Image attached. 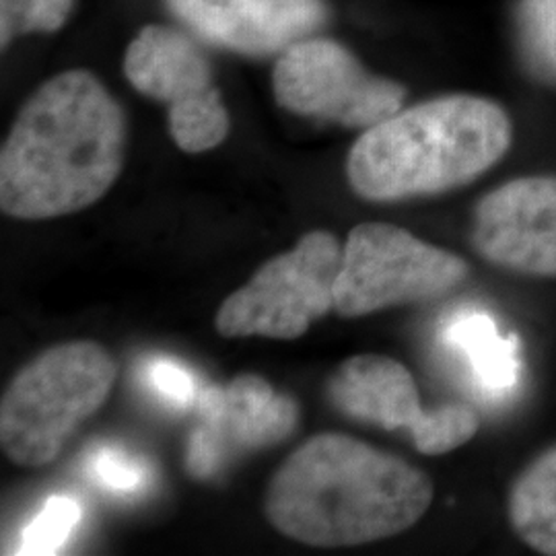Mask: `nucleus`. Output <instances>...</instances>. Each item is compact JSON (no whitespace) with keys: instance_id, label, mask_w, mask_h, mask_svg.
I'll return each mask as SVG.
<instances>
[{"instance_id":"nucleus-1","label":"nucleus","mask_w":556,"mask_h":556,"mask_svg":"<svg viewBox=\"0 0 556 556\" xmlns=\"http://www.w3.org/2000/svg\"><path fill=\"white\" fill-rule=\"evenodd\" d=\"M126 116L89 71H64L23 103L0 151V208L46 220L89 208L126 160Z\"/></svg>"},{"instance_id":"nucleus-2","label":"nucleus","mask_w":556,"mask_h":556,"mask_svg":"<svg viewBox=\"0 0 556 556\" xmlns=\"http://www.w3.org/2000/svg\"><path fill=\"white\" fill-rule=\"evenodd\" d=\"M433 498V480L410 462L361 439L321 433L280 464L264 514L282 536L346 548L410 530Z\"/></svg>"},{"instance_id":"nucleus-3","label":"nucleus","mask_w":556,"mask_h":556,"mask_svg":"<svg viewBox=\"0 0 556 556\" xmlns=\"http://www.w3.org/2000/svg\"><path fill=\"white\" fill-rule=\"evenodd\" d=\"M514 122L495 100L452 93L402 108L351 147L346 176L369 202L438 197L464 188L503 160Z\"/></svg>"},{"instance_id":"nucleus-4","label":"nucleus","mask_w":556,"mask_h":556,"mask_svg":"<svg viewBox=\"0 0 556 556\" xmlns=\"http://www.w3.org/2000/svg\"><path fill=\"white\" fill-rule=\"evenodd\" d=\"M118 365L93 340L56 344L29 361L0 402V445L17 466L52 464L110 396Z\"/></svg>"},{"instance_id":"nucleus-5","label":"nucleus","mask_w":556,"mask_h":556,"mask_svg":"<svg viewBox=\"0 0 556 556\" xmlns=\"http://www.w3.org/2000/svg\"><path fill=\"white\" fill-rule=\"evenodd\" d=\"M470 264L390 223H361L342 245L334 312L363 318L390 307L429 303L454 293Z\"/></svg>"},{"instance_id":"nucleus-6","label":"nucleus","mask_w":556,"mask_h":556,"mask_svg":"<svg viewBox=\"0 0 556 556\" xmlns=\"http://www.w3.org/2000/svg\"><path fill=\"white\" fill-rule=\"evenodd\" d=\"M342 245L330 231H312L293 250L264 262L258 273L220 303V337L293 340L334 309Z\"/></svg>"},{"instance_id":"nucleus-7","label":"nucleus","mask_w":556,"mask_h":556,"mask_svg":"<svg viewBox=\"0 0 556 556\" xmlns=\"http://www.w3.org/2000/svg\"><path fill=\"white\" fill-rule=\"evenodd\" d=\"M130 85L169 112V132L184 153H204L227 139L231 119L206 54L188 34L147 25L124 56Z\"/></svg>"},{"instance_id":"nucleus-8","label":"nucleus","mask_w":556,"mask_h":556,"mask_svg":"<svg viewBox=\"0 0 556 556\" xmlns=\"http://www.w3.org/2000/svg\"><path fill=\"white\" fill-rule=\"evenodd\" d=\"M326 392L338 413L386 431H406L425 456H443L477 438L480 417L466 404L427 410L417 381L396 358L365 353L342 361Z\"/></svg>"},{"instance_id":"nucleus-9","label":"nucleus","mask_w":556,"mask_h":556,"mask_svg":"<svg viewBox=\"0 0 556 556\" xmlns=\"http://www.w3.org/2000/svg\"><path fill=\"white\" fill-rule=\"evenodd\" d=\"M273 91L287 112L363 130L396 114L406 100L397 80L369 73L346 46L318 36L278 54Z\"/></svg>"},{"instance_id":"nucleus-10","label":"nucleus","mask_w":556,"mask_h":556,"mask_svg":"<svg viewBox=\"0 0 556 556\" xmlns=\"http://www.w3.org/2000/svg\"><path fill=\"white\" fill-rule=\"evenodd\" d=\"M199 427L188 441L186 466L197 478L217 475L229 457L277 445L299 422L295 400L278 394L260 376L243 374L227 386H208L197 400Z\"/></svg>"},{"instance_id":"nucleus-11","label":"nucleus","mask_w":556,"mask_h":556,"mask_svg":"<svg viewBox=\"0 0 556 556\" xmlns=\"http://www.w3.org/2000/svg\"><path fill=\"white\" fill-rule=\"evenodd\" d=\"M470 243L501 270L556 278V174L509 179L478 200Z\"/></svg>"},{"instance_id":"nucleus-12","label":"nucleus","mask_w":556,"mask_h":556,"mask_svg":"<svg viewBox=\"0 0 556 556\" xmlns=\"http://www.w3.org/2000/svg\"><path fill=\"white\" fill-rule=\"evenodd\" d=\"M188 29L243 56H275L328 20L324 0H167Z\"/></svg>"},{"instance_id":"nucleus-13","label":"nucleus","mask_w":556,"mask_h":556,"mask_svg":"<svg viewBox=\"0 0 556 556\" xmlns=\"http://www.w3.org/2000/svg\"><path fill=\"white\" fill-rule=\"evenodd\" d=\"M507 517L526 546L556 556V443L526 464L511 482Z\"/></svg>"},{"instance_id":"nucleus-14","label":"nucleus","mask_w":556,"mask_h":556,"mask_svg":"<svg viewBox=\"0 0 556 556\" xmlns=\"http://www.w3.org/2000/svg\"><path fill=\"white\" fill-rule=\"evenodd\" d=\"M445 338L468 358L478 383L493 394L511 390L519 379V351L516 337H501L497 324L484 314L457 316Z\"/></svg>"},{"instance_id":"nucleus-15","label":"nucleus","mask_w":556,"mask_h":556,"mask_svg":"<svg viewBox=\"0 0 556 556\" xmlns=\"http://www.w3.org/2000/svg\"><path fill=\"white\" fill-rule=\"evenodd\" d=\"M83 509L66 495L48 498L40 514L23 530V555H56L79 526Z\"/></svg>"},{"instance_id":"nucleus-16","label":"nucleus","mask_w":556,"mask_h":556,"mask_svg":"<svg viewBox=\"0 0 556 556\" xmlns=\"http://www.w3.org/2000/svg\"><path fill=\"white\" fill-rule=\"evenodd\" d=\"M75 0H0V38L7 48L21 34H52L71 17Z\"/></svg>"},{"instance_id":"nucleus-17","label":"nucleus","mask_w":556,"mask_h":556,"mask_svg":"<svg viewBox=\"0 0 556 556\" xmlns=\"http://www.w3.org/2000/svg\"><path fill=\"white\" fill-rule=\"evenodd\" d=\"M519 34L538 73L556 79V0H521Z\"/></svg>"},{"instance_id":"nucleus-18","label":"nucleus","mask_w":556,"mask_h":556,"mask_svg":"<svg viewBox=\"0 0 556 556\" xmlns=\"http://www.w3.org/2000/svg\"><path fill=\"white\" fill-rule=\"evenodd\" d=\"M89 475L114 495H137L149 482V468L128 452L103 445L87 462Z\"/></svg>"},{"instance_id":"nucleus-19","label":"nucleus","mask_w":556,"mask_h":556,"mask_svg":"<svg viewBox=\"0 0 556 556\" xmlns=\"http://www.w3.org/2000/svg\"><path fill=\"white\" fill-rule=\"evenodd\" d=\"M149 381L160 392V396L174 402L176 406H190L197 397V383L192 374L176 361H153L149 367Z\"/></svg>"}]
</instances>
